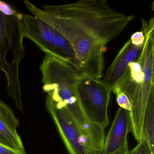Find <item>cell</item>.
Wrapping results in <instances>:
<instances>
[{
    "instance_id": "ac0fdd59",
    "label": "cell",
    "mask_w": 154,
    "mask_h": 154,
    "mask_svg": "<svg viewBox=\"0 0 154 154\" xmlns=\"http://www.w3.org/2000/svg\"><path fill=\"white\" fill-rule=\"evenodd\" d=\"M131 43L136 46L143 48L145 42V36L142 31H138L132 34L131 36Z\"/></svg>"
},
{
    "instance_id": "5b68a950",
    "label": "cell",
    "mask_w": 154,
    "mask_h": 154,
    "mask_svg": "<svg viewBox=\"0 0 154 154\" xmlns=\"http://www.w3.org/2000/svg\"><path fill=\"white\" fill-rule=\"evenodd\" d=\"M23 37L28 38L45 52L75 66V56L69 41L56 29L39 18L22 14Z\"/></svg>"
},
{
    "instance_id": "8fae6325",
    "label": "cell",
    "mask_w": 154,
    "mask_h": 154,
    "mask_svg": "<svg viewBox=\"0 0 154 154\" xmlns=\"http://www.w3.org/2000/svg\"><path fill=\"white\" fill-rule=\"evenodd\" d=\"M17 129L0 112V144L26 153L22 140Z\"/></svg>"
},
{
    "instance_id": "3957f363",
    "label": "cell",
    "mask_w": 154,
    "mask_h": 154,
    "mask_svg": "<svg viewBox=\"0 0 154 154\" xmlns=\"http://www.w3.org/2000/svg\"><path fill=\"white\" fill-rule=\"evenodd\" d=\"M43 90L56 107L65 108L84 135L88 137L96 133L98 127L86 118L77 93L78 74L74 66L65 61L46 55L40 65Z\"/></svg>"
},
{
    "instance_id": "52a82bcc",
    "label": "cell",
    "mask_w": 154,
    "mask_h": 154,
    "mask_svg": "<svg viewBox=\"0 0 154 154\" xmlns=\"http://www.w3.org/2000/svg\"><path fill=\"white\" fill-rule=\"evenodd\" d=\"M69 42L74 52V68L78 76L100 81L106 45L92 37L75 38Z\"/></svg>"
},
{
    "instance_id": "2e32d148",
    "label": "cell",
    "mask_w": 154,
    "mask_h": 154,
    "mask_svg": "<svg viewBox=\"0 0 154 154\" xmlns=\"http://www.w3.org/2000/svg\"><path fill=\"white\" fill-rule=\"evenodd\" d=\"M86 150L87 154H102L101 153V152L88 146H86ZM129 150V149L128 143V140H127L119 149L108 154H127Z\"/></svg>"
},
{
    "instance_id": "9a60e30c",
    "label": "cell",
    "mask_w": 154,
    "mask_h": 154,
    "mask_svg": "<svg viewBox=\"0 0 154 154\" xmlns=\"http://www.w3.org/2000/svg\"><path fill=\"white\" fill-rule=\"evenodd\" d=\"M127 154H154V152L151 150L147 140L142 139L133 149L129 150Z\"/></svg>"
},
{
    "instance_id": "7a4b0ae2",
    "label": "cell",
    "mask_w": 154,
    "mask_h": 154,
    "mask_svg": "<svg viewBox=\"0 0 154 154\" xmlns=\"http://www.w3.org/2000/svg\"><path fill=\"white\" fill-rule=\"evenodd\" d=\"M145 42L136 61L129 63L113 89L124 93L129 100L131 132L138 142L142 140V125L149 101L154 96V21L142 23Z\"/></svg>"
},
{
    "instance_id": "7c38bea8",
    "label": "cell",
    "mask_w": 154,
    "mask_h": 154,
    "mask_svg": "<svg viewBox=\"0 0 154 154\" xmlns=\"http://www.w3.org/2000/svg\"><path fill=\"white\" fill-rule=\"evenodd\" d=\"M142 138L147 140L154 152V96L149 101L142 125Z\"/></svg>"
},
{
    "instance_id": "30bf717a",
    "label": "cell",
    "mask_w": 154,
    "mask_h": 154,
    "mask_svg": "<svg viewBox=\"0 0 154 154\" xmlns=\"http://www.w3.org/2000/svg\"><path fill=\"white\" fill-rule=\"evenodd\" d=\"M131 132L129 112L119 108L109 130L105 138L101 154H108L117 150L128 140Z\"/></svg>"
},
{
    "instance_id": "ba28073f",
    "label": "cell",
    "mask_w": 154,
    "mask_h": 154,
    "mask_svg": "<svg viewBox=\"0 0 154 154\" xmlns=\"http://www.w3.org/2000/svg\"><path fill=\"white\" fill-rule=\"evenodd\" d=\"M46 108L52 117L69 154H87L86 146L94 149L65 108H57L47 98Z\"/></svg>"
},
{
    "instance_id": "277c9868",
    "label": "cell",
    "mask_w": 154,
    "mask_h": 154,
    "mask_svg": "<svg viewBox=\"0 0 154 154\" xmlns=\"http://www.w3.org/2000/svg\"><path fill=\"white\" fill-rule=\"evenodd\" d=\"M18 17L5 16L0 12V71L5 75L9 96L16 107L23 112L20 66L25 57L21 19Z\"/></svg>"
},
{
    "instance_id": "d6986e66",
    "label": "cell",
    "mask_w": 154,
    "mask_h": 154,
    "mask_svg": "<svg viewBox=\"0 0 154 154\" xmlns=\"http://www.w3.org/2000/svg\"><path fill=\"white\" fill-rule=\"evenodd\" d=\"M0 154H26L8 147L0 144Z\"/></svg>"
},
{
    "instance_id": "e0dca14e",
    "label": "cell",
    "mask_w": 154,
    "mask_h": 154,
    "mask_svg": "<svg viewBox=\"0 0 154 154\" xmlns=\"http://www.w3.org/2000/svg\"><path fill=\"white\" fill-rule=\"evenodd\" d=\"M0 12L5 16L18 17L20 13H18L10 4L0 1Z\"/></svg>"
},
{
    "instance_id": "8992f818",
    "label": "cell",
    "mask_w": 154,
    "mask_h": 154,
    "mask_svg": "<svg viewBox=\"0 0 154 154\" xmlns=\"http://www.w3.org/2000/svg\"><path fill=\"white\" fill-rule=\"evenodd\" d=\"M77 95L88 120L105 129L109 125L108 107L112 90L100 81L78 75Z\"/></svg>"
},
{
    "instance_id": "5bb4252c",
    "label": "cell",
    "mask_w": 154,
    "mask_h": 154,
    "mask_svg": "<svg viewBox=\"0 0 154 154\" xmlns=\"http://www.w3.org/2000/svg\"><path fill=\"white\" fill-rule=\"evenodd\" d=\"M112 91L116 95V101L119 108H122L128 111H130V102L127 95L118 89H112Z\"/></svg>"
},
{
    "instance_id": "9c48e42d",
    "label": "cell",
    "mask_w": 154,
    "mask_h": 154,
    "mask_svg": "<svg viewBox=\"0 0 154 154\" xmlns=\"http://www.w3.org/2000/svg\"><path fill=\"white\" fill-rule=\"evenodd\" d=\"M143 48L136 46L131 43L130 39H129L118 52L107 69L102 82L112 90L124 74L129 63L138 58Z\"/></svg>"
},
{
    "instance_id": "6da1fadb",
    "label": "cell",
    "mask_w": 154,
    "mask_h": 154,
    "mask_svg": "<svg viewBox=\"0 0 154 154\" xmlns=\"http://www.w3.org/2000/svg\"><path fill=\"white\" fill-rule=\"evenodd\" d=\"M32 15L54 28L68 41L92 37L105 45L117 37L134 19L111 8L106 0H80L73 3L45 5L40 9L25 0Z\"/></svg>"
},
{
    "instance_id": "4fadbf2b",
    "label": "cell",
    "mask_w": 154,
    "mask_h": 154,
    "mask_svg": "<svg viewBox=\"0 0 154 154\" xmlns=\"http://www.w3.org/2000/svg\"><path fill=\"white\" fill-rule=\"evenodd\" d=\"M0 112L14 127L17 128L19 125V122L13 110L1 100H0Z\"/></svg>"
}]
</instances>
